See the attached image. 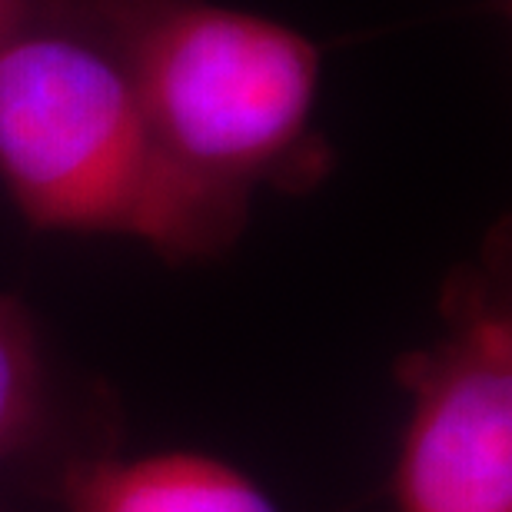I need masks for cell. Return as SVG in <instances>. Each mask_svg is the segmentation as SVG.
Returning <instances> with one entry per match:
<instances>
[{
	"label": "cell",
	"mask_w": 512,
	"mask_h": 512,
	"mask_svg": "<svg viewBox=\"0 0 512 512\" xmlns=\"http://www.w3.org/2000/svg\"><path fill=\"white\" fill-rule=\"evenodd\" d=\"M153 130L190 170L253 197L333 170L316 130L323 54L300 30L217 0H94Z\"/></svg>",
	"instance_id": "7a4b0ae2"
},
{
	"label": "cell",
	"mask_w": 512,
	"mask_h": 512,
	"mask_svg": "<svg viewBox=\"0 0 512 512\" xmlns=\"http://www.w3.org/2000/svg\"><path fill=\"white\" fill-rule=\"evenodd\" d=\"M17 7H20V0H0V30L10 24V17L17 14Z\"/></svg>",
	"instance_id": "8992f818"
},
{
	"label": "cell",
	"mask_w": 512,
	"mask_h": 512,
	"mask_svg": "<svg viewBox=\"0 0 512 512\" xmlns=\"http://www.w3.org/2000/svg\"><path fill=\"white\" fill-rule=\"evenodd\" d=\"M57 486L67 512H280L237 466L203 453L70 459Z\"/></svg>",
	"instance_id": "277c9868"
},
{
	"label": "cell",
	"mask_w": 512,
	"mask_h": 512,
	"mask_svg": "<svg viewBox=\"0 0 512 512\" xmlns=\"http://www.w3.org/2000/svg\"><path fill=\"white\" fill-rule=\"evenodd\" d=\"M54 413V380L34 316L0 296V463L34 449Z\"/></svg>",
	"instance_id": "5b68a950"
},
{
	"label": "cell",
	"mask_w": 512,
	"mask_h": 512,
	"mask_svg": "<svg viewBox=\"0 0 512 512\" xmlns=\"http://www.w3.org/2000/svg\"><path fill=\"white\" fill-rule=\"evenodd\" d=\"M443 333L396 366L409 396L396 512H512V293L509 243L443 286Z\"/></svg>",
	"instance_id": "3957f363"
},
{
	"label": "cell",
	"mask_w": 512,
	"mask_h": 512,
	"mask_svg": "<svg viewBox=\"0 0 512 512\" xmlns=\"http://www.w3.org/2000/svg\"><path fill=\"white\" fill-rule=\"evenodd\" d=\"M0 183L30 227L170 263L227 253L253 200L167 150L94 0H20L0 30Z\"/></svg>",
	"instance_id": "6da1fadb"
}]
</instances>
